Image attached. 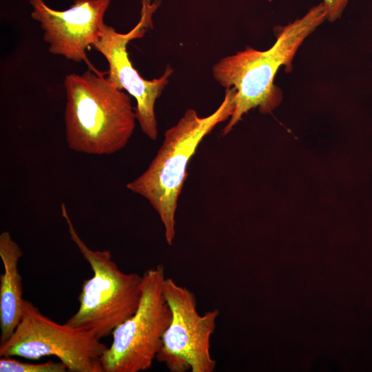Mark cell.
Masks as SVG:
<instances>
[{
  "label": "cell",
  "mask_w": 372,
  "mask_h": 372,
  "mask_svg": "<svg viewBox=\"0 0 372 372\" xmlns=\"http://www.w3.org/2000/svg\"><path fill=\"white\" fill-rule=\"evenodd\" d=\"M163 291L172 320L156 360L171 372L214 371L216 362L211 355L210 342L219 311L200 314L194 293L172 278H165Z\"/></svg>",
  "instance_id": "7"
},
{
  "label": "cell",
  "mask_w": 372,
  "mask_h": 372,
  "mask_svg": "<svg viewBox=\"0 0 372 372\" xmlns=\"http://www.w3.org/2000/svg\"><path fill=\"white\" fill-rule=\"evenodd\" d=\"M30 3L33 8L31 17L40 23L51 54L83 61L89 69L100 72L89 61L86 51L100 36L110 0H75L63 11L50 8L43 0Z\"/></svg>",
  "instance_id": "9"
},
{
  "label": "cell",
  "mask_w": 372,
  "mask_h": 372,
  "mask_svg": "<svg viewBox=\"0 0 372 372\" xmlns=\"http://www.w3.org/2000/svg\"><path fill=\"white\" fill-rule=\"evenodd\" d=\"M322 3L311 7L301 18L280 27L275 43L267 50L247 46L221 59L212 67L214 79L226 89L236 90L234 110L222 135L229 133L249 110L258 107L271 113L282 101L281 90L274 78L282 65L292 70L293 58L304 41L326 21Z\"/></svg>",
  "instance_id": "1"
},
{
  "label": "cell",
  "mask_w": 372,
  "mask_h": 372,
  "mask_svg": "<svg viewBox=\"0 0 372 372\" xmlns=\"http://www.w3.org/2000/svg\"><path fill=\"white\" fill-rule=\"evenodd\" d=\"M64 113L68 147L90 155H110L124 148L136 125L130 96L102 72L90 69L70 74L63 82Z\"/></svg>",
  "instance_id": "2"
},
{
  "label": "cell",
  "mask_w": 372,
  "mask_h": 372,
  "mask_svg": "<svg viewBox=\"0 0 372 372\" xmlns=\"http://www.w3.org/2000/svg\"><path fill=\"white\" fill-rule=\"evenodd\" d=\"M160 4L159 0H141V17L132 29L123 34L105 23L99 37L92 45L108 63L107 79L114 86L127 91L136 99V121L143 134L154 141L158 136L155 103L168 83L174 70L167 65L159 78L152 80L143 79L133 66L127 46L130 41L143 37L149 28H153L152 17Z\"/></svg>",
  "instance_id": "8"
},
{
  "label": "cell",
  "mask_w": 372,
  "mask_h": 372,
  "mask_svg": "<svg viewBox=\"0 0 372 372\" xmlns=\"http://www.w3.org/2000/svg\"><path fill=\"white\" fill-rule=\"evenodd\" d=\"M143 278L142 296L136 311L114 329L112 344L101 358L103 372L148 370L161 348L172 320L163 291V265L146 270Z\"/></svg>",
  "instance_id": "5"
},
{
  "label": "cell",
  "mask_w": 372,
  "mask_h": 372,
  "mask_svg": "<svg viewBox=\"0 0 372 372\" xmlns=\"http://www.w3.org/2000/svg\"><path fill=\"white\" fill-rule=\"evenodd\" d=\"M61 211L72 242L93 272L82 284L78 310L65 323L101 340L112 335L136 311L142 296L143 275L122 271L110 251L90 249L77 233L63 203Z\"/></svg>",
  "instance_id": "4"
},
{
  "label": "cell",
  "mask_w": 372,
  "mask_h": 372,
  "mask_svg": "<svg viewBox=\"0 0 372 372\" xmlns=\"http://www.w3.org/2000/svg\"><path fill=\"white\" fill-rule=\"evenodd\" d=\"M107 348L92 332L59 324L24 300L19 324L0 344V357L39 360L52 355L71 372H103L101 358Z\"/></svg>",
  "instance_id": "6"
},
{
  "label": "cell",
  "mask_w": 372,
  "mask_h": 372,
  "mask_svg": "<svg viewBox=\"0 0 372 372\" xmlns=\"http://www.w3.org/2000/svg\"><path fill=\"white\" fill-rule=\"evenodd\" d=\"M349 0H322L326 12V19L330 22L338 20L342 16Z\"/></svg>",
  "instance_id": "12"
},
{
  "label": "cell",
  "mask_w": 372,
  "mask_h": 372,
  "mask_svg": "<svg viewBox=\"0 0 372 372\" xmlns=\"http://www.w3.org/2000/svg\"><path fill=\"white\" fill-rule=\"evenodd\" d=\"M23 251L10 232L0 234V256L3 273L0 276V344L6 342L19 324L23 313L22 277L19 262Z\"/></svg>",
  "instance_id": "10"
},
{
  "label": "cell",
  "mask_w": 372,
  "mask_h": 372,
  "mask_svg": "<svg viewBox=\"0 0 372 372\" xmlns=\"http://www.w3.org/2000/svg\"><path fill=\"white\" fill-rule=\"evenodd\" d=\"M1 372H66L67 366L59 362L48 361L43 363H28L12 358L0 357Z\"/></svg>",
  "instance_id": "11"
},
{
  "label": "cell",
  "mask_w": 372,
  "mask_h": 372,
  "mask_svg": "<svg viewBox=\"0 0 372 372\" xmlns=\"http://www.w3.org/2000/svg\"><path fill=\"white\" fill-rule=\"evenodd\" d=\"M236 90L226 89L224 99L210 115L200 117L188 109L177 123L167 129L156 156L147 168L126 185L127 189L148 200L164 226L169 245L176 236L178 199L187 177V167L203 139L234 110Z\"/></svg>",
  "instance_id": "3"
}]
</instances>
